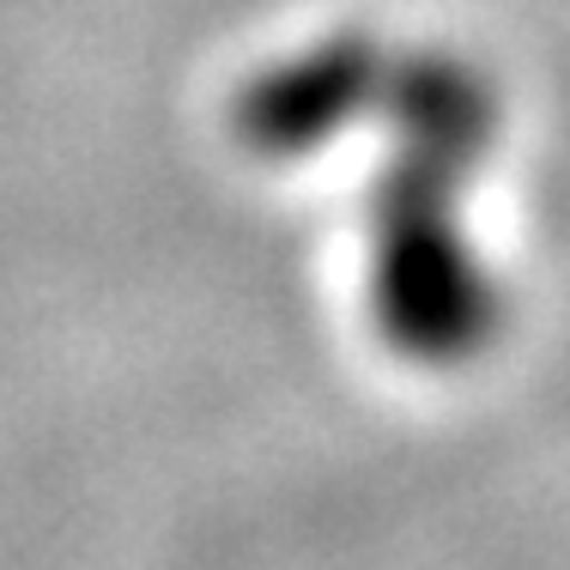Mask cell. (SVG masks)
<instances>
[{
    "label": "cell",
    "instance_id": "1",
    "mask_svg": "<svg viewBox=\"0 0 570 570\" xmlns=\"http://www.w3.org/2000/svg\"><path fill=\"white\" fill-rule=\"evenodd\" d=\"M395 153L371 195V316L419 364L473 358L498 328V285L461 225V195L492 146V91L455 56L389 61Z\"/></svg>",
    "mask_w": 570,
    "mask_h": 570
},
{
    "label": "cell",
    "instance_id": "2",
    "mask_svg": "<svg viewBox=\"0 0 570 570\" xmlns=\"http://www.w3.org/2000/svg\"><path fill=\"white\" fill-rule=\"evenodd\" d=\"M389 56L371 37H328L304 56L267 67L237 98V134L262 158H304L341 140L352 116L383 98Z\"/></svg>",
    "mask_w": 570,
    "mask_h": 570
}]
</instances>
